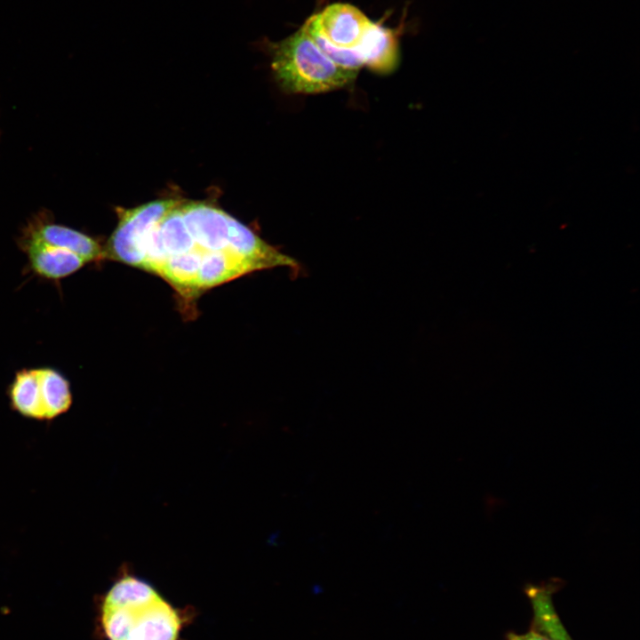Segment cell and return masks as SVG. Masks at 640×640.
Returning a JSON list of instances; mask_svg holds the SVG:
<instances>
[{
	"label": "cell",
	"instance_id": "1",
	"mask_svg": "<svg viewBox=\"0 0 640 640\" xmlns=\"http://www.w3.org/2000/svg\"><path fill=\"white\" fill-rule=\"evenodd\" d=\"M276 267L301 271L296 260L204 202L182 200L148 228L137 246V268L167 282L187 308L209 289Z\"/></svg>",
	"mask_w": 640,
	"mask_h": 640
},
{
	"label": "cell",
	"instance_id": "2",
	"mask_svg": "<svg viewBox=\"0 0 640 640\" xmlns=\"http://www.w3.org/2000/svg\"><path fill=\"white\" fill-rule=\"evenodd\" d=\"M187 613L125 569L101 597L99 619L107 640H179Z\"/></svg>",
	"mask_w": 640,
	"mask_h": 640
},
{
	"label": "cell",
	"instance_id": "3",
	"mask_svg": "<svg viewBox=\"0 0 640 640\" xmlns=\"http://www.w3.org/2000/svg\"><path fill=\"white\" fill-rule=\"evenodd\" d=\"M268 50L276 80L291 93L315 94L338 90L355 80L358 72L332 61L303 25L279 42H268Z\"/></svg>",
	"mask_w": 640,
	"mask_h": 640
},
{
	"label": "cell",
	"instance_id": "4",
	"mask_svg": "<svg viewBox=\"0 0 640 640\" xmlns=\"http://www.w3.org/2000/svg\"><path fill=\"white\" fill-rule=\"evenodd\" d=\"M371 20L360 9L346 3H335L310 16L303 24L312 38L337 49L357 48Z\"/></svg>",
	"mask_w": 640,
	"mask_h": 640
},
{
	"label": "cell",
	"instance_id": "5",
	"mask_svg": "<svg viewBox=\"0 0 640 640\" xmlns=\"http://www.w3.org/2000/svg\"><path fill=\"white\" fill-rule=\"evenodd\" d=\"M20 236L71 251L84 258L88 264L104 260L103 244L98 239L80 230L56 223L49 213L35 215L21 229Z\"/></svg>",
	"mask_w": 640,
	"mask_h": 640
},
{
	"label": "cell",
	"instance_id": "6",
	"mask_svg": "<svg viewBox=\"0 0 640 640\" xmlns=\"http://www.w3.org/2000/svg\"><path fill=\"white\" fill-rule=\"evenodd\" d=\"M19 248L26 254L28 268L38 277L59 282L88 264L78 254L44 243L19 236Z\"/></svg>",
	"mask_w": 640,
	"mask_h": 640
},
{
	"label": "cell",
	"instance_id": "7",
	"mask_svg": "<svg viewBox=\"0 0 640 640\" xmlns=\"http://www.w3.org/2000/svg\"><path fill=\"white\" fill-rule=\"evenodd\" d=\"M356 51L363 66L377 72L391 71L398 61V42L396 34L378 22L372 21Z\"/></svg>",
	"mask_w": 640,
	"mask_h": 640
},
{
	"label": "cell",
	"instance_id": "8",
	"mask_svg": "<svg viewBox=\"0 0 640 640\" xmlns=\"http://www.w3.org/2000/svg\"><path fill=\"white\" fill-rule=\"evenodd\" d=\"M7 396L12 411L24 418L44 421L36 368H23L16 372L7 388Z\"/></svg>",
	"mask_w": 640,
	"mask_h": 640
},
{
	"label": "cell",
	"instance_id": "9",
	"mask_svg": "<svg viewBox=\"0 0 640 640\" xmlns=\"http://www.w3.org/2000/svg\"><path fill=\"white\" fill-rule=\"evenodd\" d=\"M554 582L528 584L525 588L533 611V628L550 640H572L554 607Z\"/></svg>",
	"mask_w": 640,
	"mask_h": 640
},
{
	"label": "cell",
	"instance_id": "10",
	"mask_svg": "<svg viewBox=\"0 0 640 640\" xmlns=\"http://www.w3.org/2000/svg\"><path fill=\"white\" fill-rule=\"evenodd\" d=\"M42 392L44 421H52L66 413L73 403L68 380L57 369L36 367Z\"/></svg>",
	"mask_w": 640,
	"mask_h": 640
},
{
	"label": "cell",
	"instance_id": "11",
	"mask_svg": "<svg viewBox=\"0 0 640 640\" xmlns=\"http://www.w3.org/2000/svg\"><path fill=\"white\" fill-rule=\"evenodd\" d=\"M508 640H550L543 634L535 630L534 628L527 633L517 635L515 633H508L507 635Z\"/></svg>",
	"mask_w": 640,
	"mask_h": 640
}]
</instances>
